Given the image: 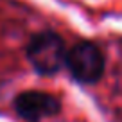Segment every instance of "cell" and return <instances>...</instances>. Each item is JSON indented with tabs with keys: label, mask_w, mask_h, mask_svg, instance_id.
<instances>
[{
	"label": "cell",
	"mask_w": 122,
	"mask_h": 122,
	"mask_svg": "<svg viewBox=\"0 0 122 122\" xmlns=\"http://www.w3.org/2000/svg\"><path fill=\"white\" fill-rule=\"evenodd\" d=\"M25 56L38 76L52 77L65 66L66 43L56 30H40L29 40Z\"/></svg>",
	"instance_id": "6da1fadb"
},
{
	"label": "cell",
	"mask_w": 122,
	"mask_h": 122,
	"mask_svg": "<svg viewBox=\"0 0 122 122\" xmlns=\"http://www.w3.org/2000/svg\"><path fill=\"white\" fill-rule=\"evenodd\" d=\"M65 66L76 83L95 84L104 76L106 61L97 43L90 40H79L70 49H66Z\"/></svg>",
	"instance_id": "7a4b0ae2"
},
{
	"label": "cell",
	"mask_w": 122,
	"mask_h": 122,
	"mask_svg": "<svg viewBox=\"0 0 122 122\" xmlns=\"http://www.w3.org/2000/svg\"><path fill=\"white\" fill-rule=\"evenodd\" d=\"M13 110L25 122H41L61 113V101L47 92L25 90L15 95Z\"/></svg>",
	"instance_id": "3957f363"
}]
</instances>
